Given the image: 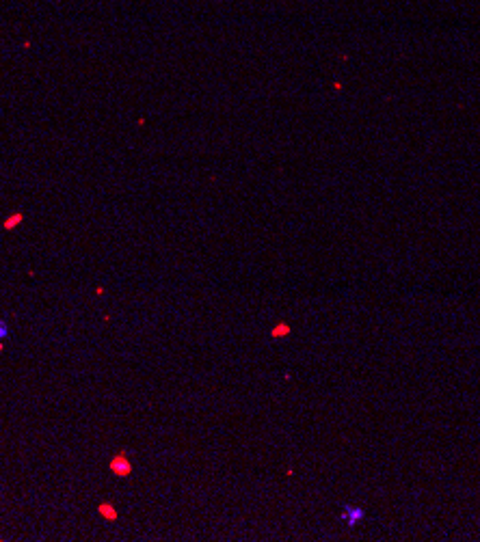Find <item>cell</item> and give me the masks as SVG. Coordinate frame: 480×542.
Masks as SVG:
<instances>
[{"mask_svg": "<svg viewBox=\"0 0 480 542\" xmlns=\"http://www.w3.org/2000/svg\"><path fill=\"white\" fill-rule=\"evenodd\" d=\"M366 519V510L364 508H359V506H344L342 510V521H346V525L348 527H355L357 523H361Z\"/></svg>", "mask_w": 480, "mask_h": 542, "instance_id": "2", "label": "cell"}, {"mask_svg": "<svg viewBox=\"0 0 480 542\" xmlns=\"http://www.w3.org/2000/svg\"><path fill=\"white\" fill-rule=\"evenodd\" d=\"M108 469H111V473L117 475V477H128L132 473V462H130V458L125 456V452H117L111 458V464H108Z\"/></svg>", "mask_w": 480, "mask_h": 542, "instance_id": "1", "label": "cell"}, {"mask_svg": "<svg viewBox=\"0 0 480 542\" xmlns=\"http://www.w3.org/2000/svg\"><path fill=\"white\" fill-rule=\"evenodd\" d=\"M97 512H99V517H102L104 521H108V523H113V521L119 519V512H117V508L113 506L111 501H102V503H99Z\"/></svg>", "mask_w": 480, "mask_h": 542, "instance_id": "3", "label": "cell"}, {"mask_svg": "<svg viewBox=\"0 0 480 542\" xmlns=\"http://www.w3.org/2000/svg\"><path fill=\"white\" fill-rule=\"evenodd\" d=\"M20 223H22V214H13V216H9L5 220V229H13V227H17Z\"/></svg>", "mask_w": 480, "mask_h": 542, "instance_id": "5", "label": "cell"}, {"mask_svg": "<svg viewBox=\"0 0 480 542\" xmlns=\"http://www.w3.org/2000/svg\"><path fill=\"white\" fill-rule=\"evenodd\" d=\"M290 333H292V326H290L288 322H279V324H275L273 328H270V337H273V339L288 337Z\"/></svg>", "mask_w": 480, "mask_h": 542, "instance_id": "4", "label": "cell"}, {"mask_svg": "<svg viewBox=\"0 0 480 542\" xmlns=\"http://www.w3.org/2000/svg\"><path fill=\"white\" fill-rule=\"evenodd\" d=\"M9 337V324L5 320H0V350H3V342Z\"/></svg>", "mask_w": 480, "mask_h": 542, "instance_id": "6", "label": "cell"}]
</instances>
